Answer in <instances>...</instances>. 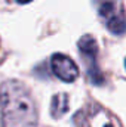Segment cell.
Listing matches in <instances>:
<instances>
[{
  "mask_svg": "<svg viewBox=\"0 0 126 127\" xmlns=\"http://www.w3.org/2000/svg\"><path fill=\"white\" fill-rule=\"evenodd\" d=\"M16 1H18V3H30L31 0H16Z\"/></svg>",
  "mask_w": 126,
  "mask_h": 127,
  "instance_id": "cell-8",
  "label": "cell"
},
{
  "mask_svg": "<svg viewBox=\"0 0 126 127\" xmlns=\"http://www.w3.org/2000/svg\"><path fill=\"white\" fill-rule=\"evenodd\" d=\"M51 68H52V72L65 83L74 81L79 75V68L73 62V59H70L68 56L61 55V53H55L52 56Z\"/></svg>",
  "mask_w": 126,
  "mask_h": 127,
  "instance_id": "cell-3",
  "label": "cell"
},
{
  "mask_svg": "<svg viewBox=\"0 0 126 127\" xmlns=\"http://www.w3.org/2000/svg\"><path fill=\"white\" fill-rule=\"evenodd\" d=\"M51 109H52V115L55 118H60L63 114H65L68 111V99H67V95L61 93V95L54 96Z\"/></svg>",
  "mask_w": 126,
  "mask_h": 127,
  "instance_id": "cell-5",
  "label": "cell"
},
{
  "mask_svg": "<svg viewBox=\"0 0 126 127\" xmlns=\"http://www.w3.org/2000/svg\"><path fill=\"white\" fill-rule=\"evenodd\" d=\"M98 15L105 21H111L120 15H123L122 10V0H95Z\"/></svg>",
  "mask_w": 126,
  "mask_h": 127,
  "instance_id": "cell-4",
  "label": "cell"
},
{
  "mask_svg": "<svg viewBox=\"0 0 126 127\" xmlns=\"http://www.w3.org/2000/svg\"><path fill=\"white\" fill-rule=\"evenodd\" d=\"M0 117L1 127H36L37 109L28 89L9 80L0 87Z\"/></svg>",
  "mask_w": 126,
  "mask_h": 127,
  "instance_id": "cell-1",
  "label": "cell"
},
{
  "mask_svg": "<svg viewBox=\"0 0 126 127\" xmlns=\"http://www.w3.org/2000/svg\"><path fill=\"white\" fill-rule=\"evenodd\" d=\"M98 118H99V126L101 127H116V124H114L113 121H110V115H108L104 109H99V111H98ZM86 120H88L89 123H92L95 127H98V124H96V121H95V118H94V115H92V112H88ZM83 127H89V126L83 124Z\"/></svg>",
  "mask_w": 126,
  "mask_h": 127,
  "instance_id": "cell-6",
  "label": "cell"
},
{
  "mask_svg": "<svg viewBox=\"0 0 126 127\" xmlns=\"http://www.w3.org/2000/svg\"><path fill=\"white\" fill-rule=\"evenodd\" d=\"M105 25H107V28H108V31L113 32V34H123L126 32V16L125 13L123 15H120V16H117V18H114V19H111V21H108V22H105Z\"/></svg>",
  "mask_w": 126,
  "mask_h": 127,
  "instance_id": "cell-7",
  "label": "cell"
},
{
  "mask_svg": "<svg viewBox=\"0 0 126 127\" xmlns=\"http://www.w3.org/2000/svg\"><path fill=\"white\" fill-rule=\"evenodd\" d=\"M79 50L82 58L86 61V68H88V75L95 84L102 83V75L96 66V53H98V46L92 35H85L79 40Z\"/></svg>",
  "mask_w": 126,
  "mask_h": 127,
  "instance_id": "cell-2",
  "label": "cell"
}]
</instances>
